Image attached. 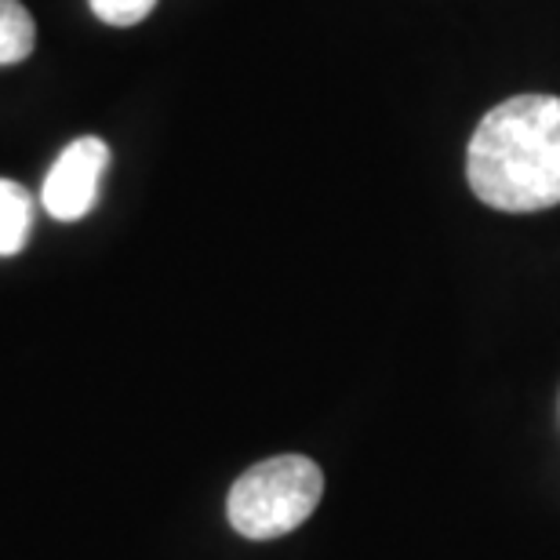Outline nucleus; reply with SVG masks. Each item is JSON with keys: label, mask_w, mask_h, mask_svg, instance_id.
Listing matches in <instances>:
<instances>
[{"label": "nucleus", "mask_w": 560, "mask_h": 560, "mask_svg": "<svg viewBox=\"0 0 560 560\" xmlns=\"http://www.w3.org/2000/svg\"><path fill=\"white\" fill-rule=\"evenodd\" d=\"M33 230L30 194L11 178H0V255H19Z\"/></svg>", "instance_id": "4"}, {"label": "nucleus", "mask_w": 560, "mask_h": 560, "mask_svg": "<svg viewBox=\"0 0 560 560\" xmlns=\"http://www.w3.org/2000/svg\"><path fill=\"white\" fill-rule=\"evenodd\" d=\"M109 167V145L95 136H84L70 142L59 153V161L51 164L48 178H44V208L51 219L59 222H77L95 208L98 186Z\"/></svg>", "instance_id": "3"}, {"label": "nucleus", "mask_w": 560, "mask_h": 560, "mask_svg": "<svg viewBox=\"0 0 560 560\" xmlns=\"http://www.w3.org/2000/svg\"><path fill=\"white\" fill-rule=\"evenodd\" d=\"M88 4H92L98 22L117 26V30H128V26H139L142 19L153 15L156 0H88Z\"/></svg>", "instance_id": "6"}, {"label": "nucleus", "mask_w": 560, "mask_h": 560, "mask_svg": "<svg viewBox=\"0 0 560 560\" xmlns=\"http://www.w3.org/2000/svg\"><path fill=\"white\" fill-rule=\"evenodd\" d=\"M324 495L320 466L306 455H280L252 466L230 488L226 513L244 539H277L295 532Z\"/></svg>", "instance_id": "2"}, {"label": "nucleus", "mask_w": 560, "mask_h": 560, "mask_svg": "<svg viewBox=\"0 0 560 560\" xmlns=\"http://www.w3.org/2000/svg\"><path fill=\"white\" fill-rule=\"evenodd\" d=\"M37 48V22L22 0H0V66L30 59Z\"/></svg>", "instance_id": "5"}, {"label": "nucleus", "mask_w": 560, "mask_h": 560, "mask_svg": "<svg viewBox=\"0 0 560 560\" xmlns=\"http://www.w3.org/2000/svg\"><path fill=\"white\" fill-rule=\"evenodd\" d=\"M469 189L495 211L560 205V98L517 95L480 120L466 150Z\"/></svg>", "instance_id": "1"}]
</instances>
